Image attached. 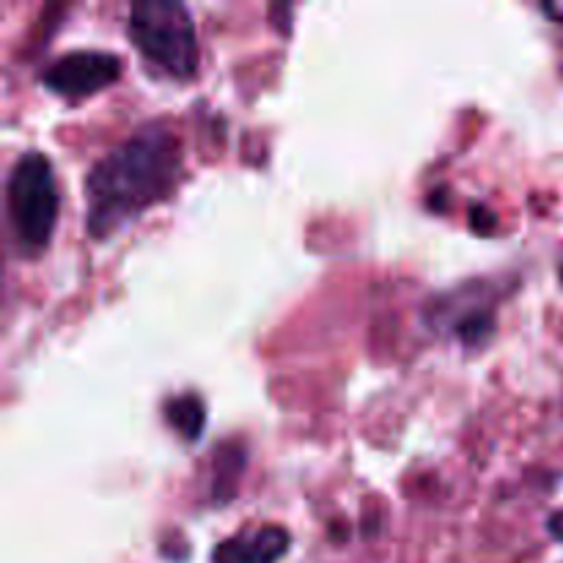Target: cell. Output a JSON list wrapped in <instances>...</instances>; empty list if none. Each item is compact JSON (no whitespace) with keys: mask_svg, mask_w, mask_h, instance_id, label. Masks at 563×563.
<instances>
[{"mask_svg":"<svg viewBox=\"0 0 563 563\" xmlns=\"http://www.w3.org/2000/svg\"><path fill=\"white\" fill-rule=\"evenodd\" d=\"M181 170L179 137L152 121L110 148L86 176L88 231L108 236L174 190Z\"/></svg>","mask_w":563,"mask_h":563,"instance_id":"1","label":"cell"},{"mask_svg":"<svg viewBox=\"0 0 563 563\" xmlns=\"http://www.w3.org/2000/svg\"><path fill=\"white\" fill-rule=\"evenodd\" d=\"M132 44L170 77L196 75L198 36L190 14L176 0H137L126 22Z\"/></svg>","mask_w":563,"mask_h":563,"instance_id":"2","label":"cell"},{"mask_svg":"<svg viewBox=\"0 0 563 563\" xmlns=\"http://www.w3.org/2000/svg\"><path fill=\"white\" fill-rule=\"evenodd\" d=\"M5 209L16 242L25 247H44L58 220V187L49 159L42 152H27L11 165L5 181Z\"/></svg>","mask_w":563,"mask_h":563,"instance_id":"3","label":"cell"},{"mask_svg":"<svg viewBox=\"0 0 563 563\" xmlns=\"http://www.w3.org/2000/svg\"><path fill=\"white\" fill-rule=\"evenodd\" d=\"M119 71V55L102 53V49H75L53 60L42 80L49 91L64 93V97H88L115 82Z\"/></svg>","mask_w":563,"mask_h":563,"instance_id":"4","label":"cell"},{"mask_svg":"<svg viewBox=\"0 0 563 563\" xmlns=\"http://www.w3.org/2000/svg\"><path fill=\"white\" fill-rule=\"evenodd\" d=\"M289 531L280 526L258 528L251 533H236L214 548V563H275L289 550Z\"/></svg>","mask_w":563,"mask_h":563,"instance_id":"5","label":"cell"},{"mask_svg":"<svg viewBox=\"0 0 563 563\" xmlns=\"http://www.w3.org/2000/svg\"><path fill=\"white\" fill-rule=\"evenodd\" d=\"M165 416L181 432L185 440H196L203 429V401L198 396H176L165 405Z\"/></svg>","mask_w":563,"mask_h":563,"instance_id":"6","label":"cell"},{"mask_svg":"<svg viewBox=\"0 0 563 563\" xmlns=\"http://www.w3.org/2000/svg\"><path fill=\"white\" fill-rule=\"evenodd\" d=\"M473 229L476 231H493L495 229V214L489 212V209H482V207H473Z\"/></svg>","mask_w":563,"mask_h":563,"instance_id":"7","label":"cell"},{"mask_svg":"<svg viewBox=\"0 0 563 563\" xmlns=\"http://www.w3.org/2000/svg\"><path fill=\"white\" fill-rule=\"evenodd\" d=\"M542 9L548 11L550 16H555V20H561V22H563V3H544Z\"/></svg>","mask_w":563,"mask_h":563,"instance_id":"8","label":"cell"}]
</instances>
